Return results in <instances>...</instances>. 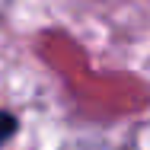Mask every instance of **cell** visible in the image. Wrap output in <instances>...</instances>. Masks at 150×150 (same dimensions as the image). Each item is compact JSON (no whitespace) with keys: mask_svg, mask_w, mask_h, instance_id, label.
Wrapping results in <instances>:
<instances>
[{"mask_svg":"<svg viewBox=\"0 0 150 150\" xmlns=\"http://www.w3.org/2000/svg\"><path fill=\"white\" fill-rule=\"evenodd\" d=\"M13 134H16V118L13 115H0V144L6 137H13Z\"/></svg>","mask_w":150,"mask_h":150,"instance_id":"cell-1","label":"cell"}]
</instances>
